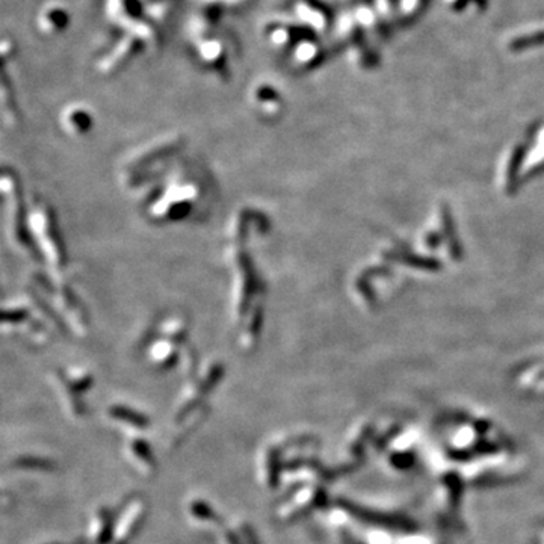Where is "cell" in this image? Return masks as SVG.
<instances>
[{
    "mask_svg": "<svg viewBox=\"0 0 544 544\" xmlns=\"http://www.w3.org/2000/svg\"><path fill=\"white\" fill-rule=\"evenodd\" d=\"M321 488H318L315 485H308L306 488H301L300 493L295 495L292 499V502L284 505L280 511V516L283 519H298L303 514H306L307 511H310L316 505L321 504V497H322Z\"/></svg>",
    "mask_w": 544,
    "mask_h": 544,
    "instance_id": "obj_2",
    "label": "cell"
},
{
    "mask_svg": "<svg viewBox=\"0 0 544 544\" xmlns=\"http://www.w3.org/2000/svg\"><path fill=\"white\" fill-rule=\"evenodd\" d=\"M11 502H13V499H11L9 493L6 492V490H4L2 487H0V509L11 507Z\"/></svg>",
    "mask_w": 544,
    "mask_h": 544,
    "instance_id": "obj_10",
    "label": "cell"
},
{
    "mask_svg": "<svg viewBox=\"0 0 544 544\" xmlns=\"http://www.w3.org/2000/svg\"><path fill=\"white\" fill-rule=\"evenodd\" d=\"M188 516L194 524L205 526L215 525L219 521V517L213 511V508L201 499H192L188 504Z\"/></svg>",
    "mask_w": 544,
    "mask_h": 544,
    "instance_id": "obj_6",
    "label": "cell"
},
{
    "mask_svg": "<svg viewBox=\"0 0 544 544\" xmlns=\"http://www.w3.org/2000/svg\"><path fill=\"white\" fill-rule=\"evenodd\" d=\"M126 454L129 460L141 473L150 476L156 471V461L153 458L150 446L140 437H132L126 442Z\"/></svg>",
    "mask_w": 544,
    "mask_h": 544,
    "instance_id": "obj_3",
    "label": "cell"
},
{
    "mask_svg": "<svg viewBox=\"0 0 544 544\" xmlns=\"http://www.w3.org/2000/svg\"><path fill=\"white\" fill-rule=\"evenodd\" d=\"M14 466L20 471H49L52 467V463L46 458H41L37 455H23L16 460Z\"/></svg>",
    "mask_w": 544,
    "mask_h": 544,
    "instance_id": "obj_7",
    "label": "cell"
},
{
    "mask_svg": "<svg viewBox=\"0 0 544 544\" xmlns=\"http://www.w3.org/2000/svg\"><path fill=\"white\" fill-rule=\"evenodd\" d=\"M145 516V505L141 499H136L124 509L123 516L114 525L111 544H127L141 528Z\"/></svg>",
    "mask_w": 544,
    "mask_h": 544,
    "instance_id": "obj_1",
    "label": "cell"
},
{
    "mask_svg": "<svg viewBox=\"0 0 544 544\" xmlns=\"http://www.w3.org/2000/svg\"><path fill=\"white\" fill-rule=\"evenodd\" d=\"M127 410H116V411H112L111 414L114 416V418L116 421H129V422H133V426L135 428H144V426H147V419H144L143 416L140 414H135V413H126Z\"/></svg>",
    "mask_w": 544,
    "mask_h": 544,
    "instance_id": "obj_8",
    "label": "cell"
},
{
    "mask_svg": "<svg viewBox=\"0 0 544 544\" xmlns=\"http://www.w3.org/2000/svg\"><path fill=\"white\" fill-rule=\"evenodd\" d=\"M112 520L111 513L106 508H97L90 520L88 538L91 544H108L112 540Z\"/></svg>",
    "mask_w": 544,
    "mask_h": 544,
    "instance_id": "obj_4",
    "label": "cell"
},
{
    "mask_svg": "<svg viewBox=\"0 0 544 544\" xmlns=\"http://www.w3.org/2000/svg\"><path fill=\"white\" fill-rule=\"evenodd\" d=\"M260 476L263 484L268 488L277 487L280 473V460H279V447L268 446L260 454Z\"/></svg>",
    "mask_w": 544,
    "mask_h": 544,
    "instance_id": "obj_5",
    "label": "cell"
},
{
    "mask_svg": "<svg viewBox=\"0 0 544 544\" xmlns=\"http://www.w3.org/2000/svg\"><path fill=\"white\" fill-rule=\"evenodd\" d=\"M221 543L222 544H241L239 538L234 536L233 531H222L221 532Z\"/></svg>",
    "mask_w": 544,
    "mask_h": 544,
    "instance_id": "obj_9",
    "label": "cell"
}]
</instances>
